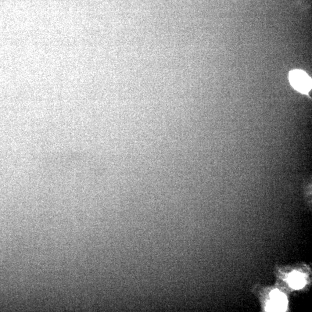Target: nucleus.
Here are the masks:
<instances>
[{
	"mask_svg": "<svg viewBox=\"0 0 312 312\" xmlns=\"http://www.w3.org/2000/svg\"><path fill=\"white\" fill-rule=\"evenodd\" d=\"M289 80L294 88L304 94L311 90V78L303 71L296 70L290 72Z\"/></svg>",
	"mask_w": 312,
	"mask_h": 312,
	"instance_id": "1",
	"label": "nucleus"
},
{
	"mask_svg": "<svg viewBox=\"0 0 312 312\" xmlns=\"http://www.w3.org/2000/svg\"><path fill=\"white\" fill-rule=\"evenodd\" d=\"M271 300L268 303L267 311H285L288 306V299L284 294L275 290L270 294Z\"/></svg>",
	"mask_w": 312,
	"mask_h": 312,
	"instance_id": "2",
	"label": "nucleus"
},
{
	"mask_svg": "<svg viewBox=\"0 0 312 312\" xmlns=\"http://www.w3.org/2000/svg\"><path fill=\"white\" fill-rule=\"evenodd\" d=\"M288 282L292 288L299 290L306 285V281L305 276L296 271H294L289 276Z\"/></svg>",
	"mask_w": 312,
	"mask_h": 312,
	"instance_id": "3",
	"label": "nucleus"
}]
</instances>
